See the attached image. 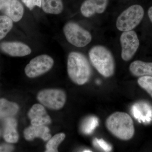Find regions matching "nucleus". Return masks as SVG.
I'll list each match as a JSON object with an SVG mask.
<instances>
[{
	"label": "nucleus",
	"mask_w": 152,
	"mask_h": 152,
	"mask_svg": "<svg viewBox=\"0 0 152 152\" xmlns=\"http://www.w3.org/2000/svg\"><path fill=\"white\" fill-rule=\"evenodd\" d=\"M106 126L113 135L122 140H131L134 134V122L129 114L117 112L109 116L106 121Z\"/></svg>",
	"instance_id": "nucleus-1"
},
{
	"label": "nucleus",
	"mask_w": 152,
	"mask_h": 152,
	"mask_svg": "<svg viewBox=\"0 0 152 152\" xmlns=\"http://www.w3.org/2000/svg\"><path fill=\"white\" fill-rule=\"evenodd\" d=\"M67 72L74 83L83 85L88 81L91 75V69L84 55L79 52L70 53L68 58Z\"/></svg>",
	"instance_id": "nucleus-2"
},
{
	"label": "nucleus",
	"mask_w": 152,
	"mask_h": 152,
	"mask_svg": "<svg viewBox=\"0 0 152 152\" xmlns=\"http://www.w3.org/2000/svg\"><path fill=\"white\" fill-rule=\"evenodd\" d=\"M89 57L94 67L105 77H110L115 73V60L109 49L103 46L96 45L90 49Z\"/></svg>",
	"instance_id": "nucleus-3"
},
{
	"label": "nucleus",
	"mask_w": 152,
	"mask_h": 152,
	"mask_svg": "<svg viewBox=\"0 0 152 152\" xmlns=\"http://www.w3.org/2000/svg\"><path fill=\"white\" fill-rule=\"evenodd\" d=\"M144 10L141 6L133 5L129 7L118 18L116 26L121 31H132L140 24L143 18Z\"/></svg>",
	"instance_id": "nucleus-4"
},
{
	"label": "nucleus",
	"mask_w": 152,
	"mask_h": 152,
	"mask_svg": "<svg viewBox=\"0 0 152 152\" xmlns=\"http://www.w3.org/2000/svg\"><path fill=\"white\" fill-rule=\"evenodd\" d=\"M67 40L73 45L83 48L91 42L92 39L91 33L74 22H68L63 28Z\"/></svg>",
	"instance_id": "nucleus-5"
},
{
	"label": "nucleus",
	"mask_w": 152,
	"mask_h": 152,
	"mask_svg": "<svg viewBox=\"0 0 152 152\" xmlns=\"http://www.w3.org/2000/svg\"><path fill=\"white\" fill-rule=\"evenodd\" d=\"M37 99L42 104L52 110H58L64 105L66 95L60 89H46L38 94Z\"/></svg>",
	"instance_id": "nucleus-6"
},
{
	"label": "nucleus",
	"mask_w": 152,
	"mask_h": 152,
	"mask_svg": "<svg viewBox=\"0 0 152 152\" xmlns=\"http://www.w3.org/2000/svg\"><path fill=\"white\" fill-rule=\"evenodd\" d=\"M53 64L51 57L47 55H40L30 61L25 68V73L28 77H36L50 70Z\"/></svg>",
	"instance_id": "nucleus-7"
},
{
	"label": "nucleus",
	"mask_w": 152,
	"mask_h": 152,
	"mask_svg": "<svg viewBox=\"0 0 152 152\" xmlns=\"http://www.w3.org/2000/svg\"><path fill=\"white\" fill-rule=\"evenodd\" d=\"M121 46V58L126 61H130L134 56L140 46V41L134 31L124 32L120 37Z\"/></svg>",
	"instance_id": "nucleus-8"
},
{
	"label": "nucleus",
	"mask_w": 152,
	"mask_h": 152,
	"mask_svg": "<svg viewBox=\"0 0 152 152\" xmlns=\"http://www.w3.org/2000/svg\"><path fill=\"white\" fill-rule=\"evenodd\" d=\"M24 11L23 7L19 0H0V12L14 22L21 20Z\"/></svg>",
	"instance_id": "nucleus-9"
},
{
	"label": "nucleus",
	"mask_w": 152,
	"mask_h": 152,
	"mask_svg": "<svg viewBox=\"0 0 152 152\" xmlns=\"http://www.w3.org/2000/svg\"><path fill=\"white\" fill-rule=\"evenodd\" d=\"M0 49L7 54L12 57H23L31 53L27 45L20 42H4L0 44Z\"/></svg>",
	"instance_id": "nucleus-10"
},
{
	"label": "nucleus",
	"mask_w": 152,
	"mask_h": 152,
	"mask_svg": "<svg viewBox=\"0 0 152 152\" xmlns=\"http://www.w3.org/2000/svg\"><path fill=\"white\" fill-rule=\"evenodd\" d=\"M108 3L109 0H86L81 7V12L86 18H90L96 14L103 13Z\"/></svg>",
	"instance_id": "nucleus-11"
},
{
	"label": "nucleus",
	"mask_w": 152,
	"mask_h": 152,
	"mask_svg": "<svg viewBox=\"0 0 152 152\" xmlns=\"http://www.w3.org/2000/svg\"><path fill=\"white\" fill-rule=\"evenodd\" d=\"M28 116L32 126H45L51 123L50 118L45 109L40 104L34 105L28 113Z\"/></svg>",
	"instance_id": "nucleus-12"
},
{
	"label": "nucleus",
	"mask_w": 152,
	"mask_h": 152,
	"mask_svg": "<svg viewBox=\"0 0 152 152\" xmlns=\"http://www.w3.org/2000/svg\"><path fill=\"white\" fill-rule=\"evenodd\" d=\"M50 129L45 126H34L32 125L24 132L25 139L28 141H31L36 137L41 138L45 141H48L51 138Z\"/></svg>",
	"instance_id": "nucleus-13"
},
{
	"label": "nucleus",
	"mask_w": 152,
	"mask_h": 152,
	"mask_svg": "<svg viewBox=\"0 0 152 152\" xmlns=\"http://www.w3.org/2000/svg\"><path fill=\"white\" fill-rule=\"evenodd\" d=\"M16 120L12 117L6 118L4 127V139L9 143H15L19 140V134L17 130Z\"/></svg>",
	"instance_id": "nucleus-14"
},
{
	"label": "nucleus",
	"mask_w": 152,
	"mask_h": 152,
	"mask_svg": "<svg viewBox=\"0 0 152 152\" xmlns=\"http://www.w3.org/2000/svg\"><path fill=\"white\" fill-rule=\"evenodd\" d=\"M129 70L136 77L144 76H152V62L135 61L131 63Z\"/></svg>",
	"instance_id": "nucleus-15"
},
{
	"label": "nucleus",
	"mask_w": 152,
	"mask_h": 152,
	"mask_svg": "<svg viewBox=\"0 0 152 152\" xmlns=\"http://www.w3.org/2000/svg\"><path fill=\"white\" fill-rule=\"evenodd\" d=\"M149 106L142 103L135 104L132 109V111L135 118L138 121L149 122L152 116V110Z\"/></svg>",
	"instance_id": "nucleus-16"
},
{
	"label": "nucleus",
	"mask_w": 152,
	"mask_h": 152,
	"mask_svg": "<svg viewBox=\"0 0 152 152\" xmlns=\"http://www.w3.org/2000/svg\"><path fill=\"white\" fill-rule=\"evenodd\" d=\"M19 110V107L15 103L5 99H0V118H6L15 115Z\"/></svg>",
	"instance_id": "nucleus-17"
},
{
	"label": "nucleus",
	"mask_w": 152,
	"mask_h": 152,
	"mask_svg": "<svg viewBox=\"0 0 152 152\" xmlns=\"http://www.w3.org/2000/svg\"><path fill=\"white\" fill-rule=\"evenodd\" d=\"M41 7L46 13L58 15L62 12L64 6L62 0H42Z\"/></svg>",
	"instance_id": "nucleus-18"
},
{
	"label": "nucleus",
	"mask_w": 152,
	"mask_h": 152,
	"mask_svg": "<svg viewBox=\"0 0 152 152\" xmlns=\"http://www.w3.org/2000/svg\"><path fill=\"white\" fill-rule=\"evenodd\" d=\"M13 21L5 15H0V40L4 39L12 29Z\"/></svg>",
	"instance_id": "nucleus-19"
},
{
	"label": "nucleus",
	"mask_w": 152,
	"mask_h": 152,
	"mask_svg": "<svg viewBox=\"0 0 152 152\" xmlns=\"http://www.w3.org/2000/svg\"><path fill=\"white\" fill-rule=\"evenodd\" d=\"M64 133H59L54 136L50 139L46 145V151L48 152H58V148L60 144L65 138Z\"/></svg>",
	"instance_id": "nucleus-20"
},
{
	"label": "nucleus",
	"mask_w": 152,
	"mask_h": 152,
	"mask_svg": "<svg viewBox=\"0 0 152 152\" xmlns=\"http://www.w3.org/2000/svg\"><path fill=\"white\" fill-rule=\"evenodd\" d=\"M99 119L97 117H88L85 120L82 124V131L86 134H90L92 133L96 128L99 126Z\"/></svg>",
	"instance_id": "nucleus-21"
},
{
	"label": "nucleus",
	"mask_w": 152,
	"mask_h": 152,
	"mask_svg": "<svg viewBox=\"0 0 152 152\" xmlns=\"http://www.w3.org/2000/svg\"><path fill=\"white\" fill-rule=\"evenodd\" d=\"M137 82L139 86L145 90L152 98V76H142L139 78Z\"/></svg>",
	"instance_id": "nucleus-22"
},
{
	"label": "nucleus",
	"mask_w": 152,
	"mask_h": 152,
	"mask_svg": "<svg viewBox=\"0 0 152 152\" xmlns=\"http://www.w3.org/2000/svg\"><path fill=\"white\" fill-rule=\"evenodd\" d=\"M94 145L96 147L100 148L102 150L105 152H110L112 150L111 145L102 139L96 138L94 140Z\"/></svg>",
	"instance_id": "nucleus-23"
},
{
	"label": "nucleus",
	"mask_w": 152,
	"mask_h": 152,
	"mask_svg": "<svg viewBox=\"0 0 152 152\" xmlns=\"http://www.w3.org/2000/svg\"><path fill=\"white\" fill-rule=\"evenodd\" d=\"M22 1L30 10H32L36 6L39 7H42V0H22Z\"/></svg>",
	"instance_id": "nucleus-24"
},
{
	"label": "nucleus",
	"mask_w": 152,
	"mask_h": 152,
	"mask_svg": "<svg viewBox=\"0 0 152 152\" xmlns=\"http://www.w3.org/2000/svg\"><path fill=\"white\" fill-rule=\"evenodd\" d=\"M13 150V147L9 145H0V152H11Z\"/></svg>",
	"instance_id": "nucleus-25"
},
{
	"label": "nucleus",
	"mask_w": 152,
	"mask_h": 152,
	"mask_svg": "<svg viewBox=\"0 0 152 152\" xmlns=\"http://www.w3.org/2000/svg\"><path fill=\"white\" fill-rule=\"evenodd\" d=\"M148 15L150 20L152 23V6L148 10Z\"/></svg>",
	"instance_id": "nucleus-26"
},
{
	"label": "nucleus",
	"mask_w": 152,
	"mask_h": 152,
	"mask_svg": "<svg viewBox=\"0 0 152 152\" xmlns=\"http://www.w3.org/2000/svg\"><path fill=\"white\" fill-rule=\"evenodd\" d=\"M83 152H92V151H90V150H84V151H83Z\"/></svg>",
	"instance_id": "nucleus-27"
},
{
	"label": "nucleus",
	"mask_w": 152,
	"mask_h": 152,
	"mask_svg": "<svg viewBox=\"0 0 152 152\" xmlns=\"http://www.w3.org/2000/svg\"><path fill=\"white\" fill-rule=\"evenodd\" d=\"M0 136H1V131H0Z\"/></svg>",
	"instance_id": "nucleus-28"
}]
</instances>
